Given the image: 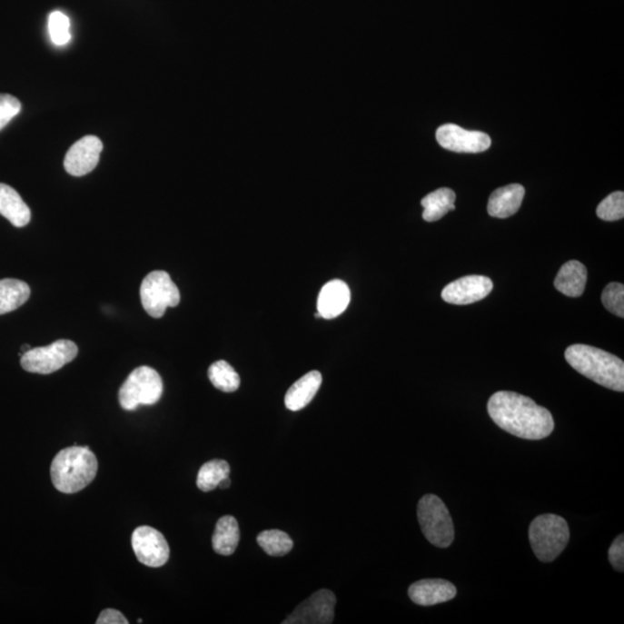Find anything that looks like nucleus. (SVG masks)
I'll list each match as a JSON object with an SVG mask.
<instances>
[{"label": "nucleus", "instance_id": "obj_1", "mask_svg": "<svg viewBox=\"0 0 624 624\" xmlns=\"http://www.w3.org/2000/svg\"><path fill=\"white\" fill-rule=\"evenodd\" d=\"M488 413L500 429L520 439H546L555 427L553 415L549 410L516 392L492 394L488 401Z\"/></svg>", "mask_w": 624, "mask_h": 624}, {"label": "nucleus", "instance_id": "obj_2", "mask_svg": "<svg viewBox=\"0 0 624 624\" xmlns=\"http://www.w3.org/2000/svg\"><path fill=\"white\" fill-rule=\"evenodd\" d=\"M99 470L94 452L88 447H74L61 450L54 458L50 467L53 485L64 494H75L91 485Z\"/></svg>", "mask_w": 624, "mask_h": 624}, {"label": "nucleus", "instance_id": "obj_3", "mask_svg": "<svg viewBox=\"0 0 624 624\" xmlns=\"http://www.w3.org/2000/svg\"><path fill=\"white\" fill-rule=\"evenodd\" d=\"M566 360L589 380L613 391H624V363L618 356L599 348L577 343L567 348Z\"/></svg>", "mask_w": 624, "mask_h": 624}, {"label": "nucleus", "instance_id": "obj_4", "mask_svg": "<svg viewBox=\"0 0 624 624\" xmlns=\"http://www.w3.org/2000/svg\"><path fill=\"white\" fill-rule=\"evenodd\" d=\"M530 547L542 562H551L561 555L570 539V530L564 518L539 516L530 526Z\"/></svg>", "mask_w": 624, "mask_h": 624}, {"label": "nucleus", "instance_id": "obj_5", "mask_svg": "<svg viewBox=\"0 0 624 624\" xmlns=\"http://www.w3.org/2000/svg\"><path fill=\"white\" fill-rule=\"evenodd\" d=\"M163 381L159 372L151 367L134 369L118 392L123 410L135 411L139 406L156 404L163 397Z\"/></svg>", "mask_w": 624, "mask_h": 624}, {"label": "nucleus", "instance_id": "obj_6", "mask_svg": "<svg viewBox=\"0 0 624 624\" xmlns=\"http://www.w3.org/2000/svg\"><path fill=\"white\" fill-rule=\"evenodd\" d=\"M418 518L423 536L439 549H448L454 540L451 515L439 496L426 495L420 500Z\"/></svg>", "mask_w": 624, "mask_h": 624}, {"label": "nucleus", "instance_id": "obj_7", "mask_svg": "<svg viewBox=\"0 0 624 624\" xmlns=\"http://www.w3.org/2000/svg\"><path fill=\"white\" fill-rule=\"evenodd\" d=\"M140 297L144 309L153 318L163 317L167 308L177 307L181 302L180 291L164 271L151 272L144 279Z\"/></svg>", "mask_w": 624, "mask_h": 624}, {"label": "nucleus", "instance_id": "obj_8", "mask_svg": "<svg viewBox=\"0 0 624 624\" xmlns=\"http://www.w3.org/2000/svg\"><path fill=\"white\" fill-rule=\"evenodd\" d=\"M78 346L74 342L57 341L49 346L31 348L21 356L24 371L49 375L72 362L78 355Z\"/></svg>", "mask_w": 624, "mask_h": 624}, {"label": "nucleus", "instance_id": "obj_9", "mask_svg": "<svg viewBox=\"0 0 624 624\" xmlns=\"http://www.w3.org/2000/svg\"><path fill=\"white\" fill-rule=\"evenodd\" d=\"M133 549L144 566L160 568L168 562L171 549L163 533L151 526H139L133 533Z\"/></svg>", "mask_w": 624, "mask_h": 624}, {"label": "nucleus", "instance_id": "obj_10", "mask_svg": "<svg viewBox=\"0 0 624 624\" xmlns=\"http://www.w3.org/2000/svg\"><path fill=\"white\" fill-rule=\"evenodd\" d=\"M337 598L330 589H320L296 607L283 624H330L333 622Z\"/></svg>", "mask_w": 624, "mask_h": 624}, {"label": "nucleus", "instance_id": "obj_11", "mask_svg": "<svg viewBox=\"0 0 624 624\" xmlns=\"http://www.w3.org/2000/svg\"><path fill=\"white\" fill-rule=\"evenodd\" d=\"M436 139L445 150L456 153H481L491 145L490 135L480 131H469L456 124L439 127Z\"/></svg>", "mask_w": 624, "mask_h": 624}, {"label": "nucleus", "instance_id": "obj_12", "mask_svg": "<svg viewBox=\"0 0 624 624\" xmlns=\"http://www.w3.org/2000/svg\"><path fill=\"white\" fill-rule=\"evenodd\" d=\"M492 282L483 275H467L449 283L441 292L445 302L456 305H467L485 299L492 291Z\"/></svg>", "mask_w": 624, "mask_h": 624}, {"label": "nucleus", "instance_id": "obj_13", "mask_svg": "<svg viewBox=\"0 0 624 624\" xmlns=\"http://www.w3.org/2000/svg\"><path fill=\"white\" fill-rule=\"evenodd\" d=\"M104 145L95 135H86L72 146L64 160V168L72 176H84L99 163Z\"/></svg>", "mask_w": 624, "mask_h": 624}, {"label": "nucleus", "instance_id": "obj_14", "mask_svg": "<svg viewBox=\"0 0 624 624\" xmlns=\"http://www.w3.org/2000/svg\"><path fill=\"white\" fill-rule=\"evenodd\" d=\"M411 600L420 606H434L452 600L457 589L444 579H422L415 581L409 589Z\"/></svg>", "mask_w": 624, "mask_h": 624}, {"label": "nucleus", "instance_id": "obj_15", "mask_svg": "<svg viewBox=\"0 0 624 624\" xmlns=\"http://www.w3.org/2000/svg\"><path fill=\"white\" fill-rule=\"evenodd\" d=\"M351 302V291L342 280H332L322 288L317 301V310L324 320L341 316Z\"/></svg>", "mask_w": 624, "mask_h": 624}, {"label": "nucleus", "instance_id": "obj_16", "mask_svg": "<svg viewBox=\"0 0 624 624\" xmlns=\"http://www.w3.org/2000/svg\"><path fill=\"white\" fill-rule=\"evenodd\" d=\"M524 196L525 189L520 184H510L495 190L488 202V214L492 218H510L520 210Z\"/></svg>", "mask_w": 624, "mask_h": 624}, {"label": "nucleus", "instance_id": "obj_17", "mask_svg": "<svg viewBox=\"0 0 624 624\" xmlns=\"http://www.w3.org/2000/svg\"><path fill=\"white\" fill-rule=\"evenodd\" d=\"M322 383V377L320 371L308 372L288 390L286 397H284V405L292 411L303 410L315 398Z\"/></svg>", "mask_w": 624, "mask_h": 624}, {"label": "nucleus", "instance_id": "obj_18", "mask_svg": "<svg viewBox=\"0 0 624 624\" xmlns=\"http://www.w3.org/2000/svg\"><path fill=\"white\" fill-rule=\"evenodd\" d=\"M0 214L15 227L23 228L31 221V210L11 186L0 183Z\"/></svg>", "mask_w": 624, "mask_h": 624}, {"label": "nucleus", "instance_id": "obj_19", "mask_svg": "<svg viewBox=\"0 0 624 624\" xmlns=\"http://www.w3.org/2000/svg\"><path fill=\"white\" fill-rule=\"evenodd\" d=\"M588 282V270L579 261L566 262L559 271L554 284L556 290L569 297L583 295Z\"/></svg>", "mask_w": 624, "mask_h": 624}, {"label": "nucleus", "instance_id": "obj_20", "mask_svg": "<svg viewBox=\"0 0 624 624\" xmlns=\"http://www.w3.org/2000/svg\"><path fill=\"white\" fill-rule=\"evenodd\" d=\"M240 542V526L233 516L221 517L216 523L212 545L215 553L229 556L235 553Z\"/></svg>", "mask_w": 624, "mask_h": 624}, {"label": "nucleus", "instance_id": "obj_21", "mask_svg": "<svg viewBox=\"0 0 624 624\" xmlns=\"http://www.w3.org/2000/svg\"><path fill=\"white\" fill-rule=\"evenodd\" d=\"M29 296H31V288L21 280H0V315H5L23 307Z\"/></svg>", "mask_w": 624, "mask_h": 624}, {"label": "nucleus", "instance_id": "obj_22", "mask_svg": "<svg viewBox=\"0 0 624 624\" xmlns=\"http://www.w3.org/2000/svg\"><path fill=\"white\" fill-rule=\"evenodd\" d=\"M454 202H456V193L453 190L448 188H441L429 193L424 197L421 205L424 208L422 218L427 223H435L447 215L450 211H454Z\"/></svg>", "mask_w": 624, "mask_h": 624}, {"label": "nucleus", "instance_id": "obj_23", "mask_svg": "<svg viewBox=\"0 0 624 624\" xmlns=\"http://www.w3.org/2000/svg\"><path fill=\"white\" fill-rule=\"evenodd\" d=\"M208 379L220 391L231 393L239 390L241 379L231 364L226 361H216L208 369Z\"/></svg>", "mask_w": 624, "mask_h": 624}, {"label": "nucleus", "instance_id": "obj_24", "mask_svg": "<svg viewBox=\"0 0 624 624\" xmlns=\"http://www.w3.org/2000/svg\"><path fill=\"white\" fill-rule=\"evenodd\" d=\"M231 466L226 461L214 460L205 462L199 470L197 487L202 491H212L218 488L221 480L229 477Z\"/></svg>", "mask_w": 624, "mask_h": 624}, {"label": "nucleus", "instance_id": "obj_25", "mask_svg": "<svg viewBox=\"0 0 624 624\" xmlns=\"http://www.w3.org/2000/svg\"><path fill=\"white\" fill-rule=\"evenodd\" d=\"M258 545L270 556H283L292 550V540L280 530H264L257 537Z\"/></svg>", "mask_w": 624, "mask_h": 624}, {"label": "nucleus", "instance_id": "obj_26", "mask_svg": "<svg viewBox=\"0 0 624 624\" xmlns=\"http://www.w3.org/2000/svg\"><path fill=\"white\" fill-rule=\"evenodd\" d=\"M70 19L62 12H53L49 16L51 41L56 45H65L71 40Z\"/></svg>", "mask_w": 624, "mask_h": 624}, {"label": "nucleus", "instance_id": "obj_27", "mask_svg": "<svg viewBox=\"0 0 624 624\" xmlns=\"http://www.w3.org/2000/svg\"><path fill=\"white\" fill-rule=\"evenodd\" d=\"M597 215L601 220L618 221L624 216V193L617 191L605 198L597 208Z\"/></svg>", "mask_w": 624, "mask_h": 624}, {"label": "nucleus", "instance_id": "obj_28", "mask_svg": "<svg viewBox=\"0 0 624 624\" xmlns=\"http://www.w3.org/2000/svg\"><path fill=\"white\" fill-rule=\"evenodd\" d=\"M605 308L618 317H624V286L622 283L607 284L601 296Z\"/></svg>", "mask_w": 624, "mask_h": 624}, {"label": "nucleus", "instance_id": "obj_29", "mask_svg": "<svg viewBox=\"0 0 624 624\" xmlns=\"http://www.w3.org/2000/svg\"><path fill=\"white\" fill-rule=\"evenodd\" d=\"M21 112V104L16 97L0 94V131Z\"/></svg>", "mask_w": 624, "mask_h": 624}, {"label": "nucleus", "instance_id": "obj_30", "mask_svg": "<svg viewBox=\"0 0 624 624\" xmlns=\"http://www.w3.org/2000/svg\"><path fill=\"white\" fill-rule=\"evenodd\" d=\"M609 559L615 570L622 572L624 570V537L623 534L615 539L609 550Z\"/></svg>", "mask_w": 624, "mask_h": 624}, {"label": "nucleus", "instance_id": "obj_31", "mask_svg": "<svg viewBox=\"0 0 624 624\" xmlns=\"http://www.w3.org/2000/svg\"><path fill=\"white\" fill-rule=\"evenodd\" d=\"M96 624H129L124 615L120 610L104 609L96 619Z\"/></svg>", "mask_w": 624, "mask_h": 624}, {"label": "nucleus", "instance_id": "obj_32", "mask_svg": "<svg viewBox=\"0 0 624 624\" xmlns=\"http://www.w3.org/2000/svg\"><path fill=\"white\" fill-rule=\"evenodd\" d=\"M218 487H220L221 490H227V488L231 487V479L227 477L221 480Z\"/></svg>", "mask_w": 624, "mask_h": 624}, {"label": "nucleus", "instance_id": "obj_33", "mask_svg": "<svg viewBox=\"0 0 624 624\" xmlns=\"http://www.w3.org/2000/svg\"><path fill=\"white\" fill-rule=\"evenodd\" d=\"M31 348L32 347L29 345H25V346L21 347V353L25 354V352H28L29 350H31Z\"/></svg>", "mask_w": 624, "mask_h": 624}]
</instances>
